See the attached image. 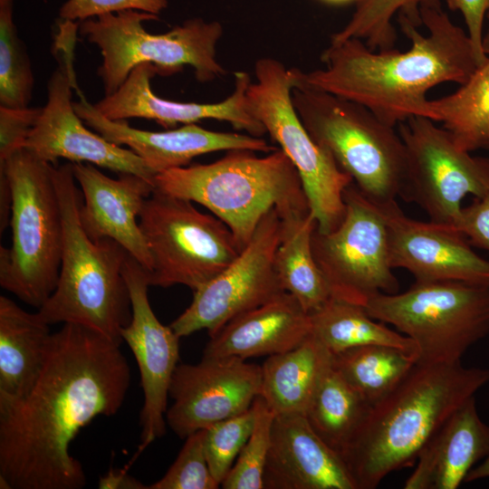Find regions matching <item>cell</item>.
Listing matches in <instances>:
<instances>
[{"instance_id": "74e56055", "label": "cell", "mask_w": 489, "mask_h": 489, "mask_svg": "<svg viewBox=\"0 0 489 489\" xmlns=\"http://www.w3.org/2000/svg\"><path fill=\"white\" fill-rule=\"evenodd\" d=\"M41 108H6L0 106V162L22 149L34 125Z\"/></svg>"}, {"instance_id": "f546056e", "label": "cell", "mask_w": 489, "mask_h": 489, "mask_svg": "<svg viewBox=\"0 0 489 489\" xmlns=\"http://www.w3.org/2000/svg\"><path fill=\"white\" fill-rule=\"evenodd\" d=\"M369 408L370 405L332 364L304 416L314 432L341 456Z\"/></svg>"}, {"instance_id": "603a6c76", "label": "cell", "mask_w": 489, "mask_h": 489, "mask_svg": "<svg viewBox=\"0 0 489 489\" xmlns=\"http://www.w3.org/2000/svg\"><path fill=\"white\" fill-rule=\"evenodd\" d=\"M310 335V315L285 292L210 335L203 357L271 356L298 347Z\"/></svg>"}, {"instance_id": "7bdbcfd3", "label": "cell", "mask_w": 489, "mask_h": 489, "mask_svg": "<svg viewBox=\"0 0 489 489\" xmlns=\"http://www.w3.org/2000/svg\"><path fill=\"white\" fill-rule=\"evenodd\" d=\"M487 16H488V20H489V13L487 14ZM483 49H484V53L487 56H489V25H488V28H487L486 32L484 34Z\"/></svg>"}, {"instance_id": "484cf974", "label": "cell", "mask_w": 489, "mask_h": 489, "mask_svg": "<svg viewBox=\"0 0 489 489\" xmlns=\"http://www.w3.org/2000/svg\"><path fill=\"white\" fill-rule=\"evenodd\" d=\"M332 353L312 334L298 347L268 356L262 365L261 396L275 416L305 415Z\"/></svg>"}, {"instance_id": "6da1fadb", "label": "cell", "mask_w": 489, "mask_h": 489, "mask_svg": "<svg viewBox=\"0 0 489 489\" xmlns=\"http://www.w3.org/2000/svg\"><path fill=\"white\" fill-rule=\"evenodd\" d=\"M130 384L120 345L67 322L52 334L43 369L23 398L0 402V476L12 489H81L82 465L70 454L81 429L115 415Z\"/></svg>"}, {"instance_id": "83f0119b", "label": "cell", "mask_w": 489, "mask_h": 489, "mask_svg": "<svg viewBox=\"0 0 489 489\" xmlns=\"http://www.w3.org/2000/svg\"><path fill=\"white\" fill-rule=\"evenodd\" d=\"M311 334L332 354L366 345H385L414 354L415 342L378 322L362 306L331 297L321 308L309 314Z\"/></svg>"}, {"instance_id": "e0dca14e", "label": "cell", "mask_w": 489, "mask_h": 489, "mask_svg": "<svg viewBox=\"0 0 489 489\" xmlns=\"http://www.w3.org/2000/svg\"><path fill=\"white\" fill-rule=\"evenodd\" d=\"M262 366L239 357H203L177 366L167 425L180 438L249 409L261 393Z\"/></svg>"}, {"instance_id": "5bb4252c", "label": "cell", "mask_w": 489, "mask_h": 489, "mask_svg": "<svg viewBox=\"0 0 489 489\" xmlns=\"http://www.w3.org/2000/svg\"><path fill=\"white\" fill-rule=\"evenodd\" d=\"M434 122L415 116L398 124L407 162L400 197L418 205L430 221L454 225L466 196L489 191V158L472 156Z\"/></svg>"}, {"instance_id": "ab89813d", "label": "cell", "mask_w": 489, "mask_h": 489, "mask_svg": "<svg viewBox=\"0 0 489 489\" xmlns=\"http://www.w3.org/2000/svg\"><path fill=\"white\" fill-rule=\"evenodd\" d=\"M447 6L453 11H459L465 19L467 34L476 53L479 65L487 55L483 49L484 22L489 13V0H446Z\"/></svg>"}, {"instance_id": "9c48e42d", "label": "cell", "mask_w": 489, "mask_h": 489, "mask_svg": "<svg viewBox=\"0 0 489 489\" xmlns=\"http://www.w3.org/2000/svg\"><path fill=\"white\" fill-rule=\"evenodd\" d=\"M363 308L411 339L420 364L460 362L471 346L489 334V286L415 282L404 292L373 296Z\"/></svg>"}, {"instance_id": "7c38bea8", "label": "cell", "mask_w": 489, "mask_h": 489, "mask_svg": "<svg viewBox=\"0 0 489 489\" xmlns=\"http://www.w3.org/2000/svg\"><path fill=\"white\" fill-rule=\"evenodd\" d=\"M345 213L329 233L315 228L312 245L333 298L364 307L379 293L399 289L390 264L388 229L381 205L354 183L344 192Z\"/></svg>"}, {"instance_id": "836d02e7", "label": "cell", "mask_w": 489, "mask_h": 489, "mask_svg": "<svg viewBox=\"0 0 489 489\" xmlns=\"http://www.w3.org/2000/svg\"><path fill=\"white\" fill-rule=\"evenodd\" d=\"M253 405L255 408L253 431L222 482L224 489H264L263 475L275 415L261 396L255 398Z\"/></svg>"}, {"instance_id": "d4e9b609", "label": "cell", "mask_w": 489, "mask_h": 489, "mask_svg": "<svg viewBox=\"0 0 489 489\" xmlns=\"http://www.w3.org/2000/svg\"><path fill=\"white\" fill-rule=\"evenodd\" d=\"M38 312L0 296V402L24 397L44 364L52 337Z\"/></svg>"}, {"instance_id": "ba28073f", "label": "cell", "mask_w": 489, "mask_h": 489, "mask_svg": "<svg viewBox=\"0 0 489 489\" xmlns=\"http://www.w3.org/2000/svg\"><path fill=\"white\" fill-rule=\"evenodd\" d=\"M158 19L156 14L126 10L80 23V34L101 50L102 62L98 74L105 96L117 91L130 72L144 62L155 65L161 76L189 65L200 82L226 73L216 59V44L223 34L220 23L193 18L164 34L147 32L143 22Z\"/></svg>"}, {"instance_id": "d6a6232c", "label": "cell", "mask_w": 489, "mask_h": 489, "mask_svg": "<svg viewBox=\"0 0 489 489\" xmlns=\"http://www.w3.org/2000/svg\"><path fill=\"white\" fill-rule=\"evenodd\" d=\"M14 1L0 0V106L21 109L29 105L34 81L14 23Z\"/></svg>"}, {"instance_id": "4fadbf2b", "label": "cell", "mask_w": 489, "mask_h": 489, "mask_svg": "<svg viewBox=\"0 0 489 489\" xmlns=\"http://www.w3.org/2000/svg\"><path fill=\"white\" fill-rule=\"evenodd\" d=\"M59 27L53 52L58 66L47 83V101L22 148L53 165L65 158L118 174H135L153 182L156 175L140 157L91 132L76 113L72 90L76 88L72 62L77 24L62 20Z\"/></svg>"}, {"instance_id": "f35d334b", "label": "cell", "mask_w": 489, "mask_h": 489, "mask_svg": "<svg viewBox=\"0 0 489 489\" xmlns=\"http://www.w3.org/2000/svg\"><path fill=\"white\" fill-rule=\"evenodd\" d=\"M454 226L467 238L472 246L489 253V191L475 197L467 206H462Z\"/></svg>"}, {"instance_id": "f1b7e54d", "label": "cell", "mask_w": 489, "mask_h": 489, "mask_svg": "<svg viewBox=\"0 0 489 489\" xmlns=\"http://www.w3.org/2000/svg\"><path fill=\"white\" fill-rule=\"evenodd\" d=\"M429 119L443 122L459 148L489 149V56L454 93L429 101Z\"/></svg>"}, {"instance_id": "ee69618b", "label": "cell", "mask_w": 489, "mask_h": 489, "mask_svg": "<svg viewBox=\"0 0 489 489\" xmlns=\"http://www.w3.org/2000/svg\"><path fill=\"white\" fill-rule=\"evenodd\" d=\"M324 1H327V2H330V3H344V2H349V1H351V0H324Z\"/></svg>"}, {"instance_id": "30bf717a", "label": "cell", "mask_w": 489, "mask_h": 489, "mask_svg": "<svg viewBox=\"0 0 489 489\" xmlns=\"http://www.w3.org/2000/svg\"><path fill=\"white\" fill-rule=\"evenodd\" d=\"M254 74L255 82L246 91L247 108L297 169L317 230L329 233L344 216V192L353 180L300 120L292 101L296 68L262 58L255 62Z\"/></svg>"}, {"instance_id": "cb8c5ba5", "label": "cell", "mask_w": 489, "mask_h": 489, "mask_svg": "<svg viewBox=\"0 0 489 489\" xmlns=\"http://www.w3.org/2000/svg\"><path fill=\"white\" fill-rule=\"evenodd\" d=\"M489 455V425L469 398L434 434L417 456L405 489H456Z\"/></svg>"}, {"instance_id": "4316f807", "label": "cell", "mask_w": 489, "mask_h": 489, "mask_svg": "<svg viewBox=\"0 0 489 489\" xmlns=\"http://www.w3.org/2000/svg\"><path fill=\"white\" fill-rule=\"evenodd\" d=\"M317 222L312 211L282 217V233L274 267L283 290L311 314L332 296L312 251V237Z\"/></svg>"}, {"instance_id": "d6986e66", "label": "cell", "mask_w": 489, "mask_h": 489, "mask_svg": "<svg viewBox=\"0 0 489 489\" xmlns=\"http://www.w3.org/2000/svg\"><path fill=\"white\" fill-rule=\"evenodd\" d=\"M80 96L81 101L73 106L83 122L107 140L132 150L155 175L187 166L194 158L206 153L233 149L270 153L277 149L261 137L208 130L196 123L165 131L135 129L126 120H109L81 92Z\"/></svg>"}, {"instance_id": "e575fe53", "label": "cell", "mask_w": 489, "mask_h": 489, "mask_svg": "<svg viewBox=\"0 0 489 489\" xmlns=\"http://www.w3.org/2000/svg\"><path fill=\"white\" fill-rule=\"evenodd\" d=\"M254 421L255 408L252 404L246 411L206 429L205 451L207 463L220 486L248 440Z\"/></svg>"}, {"instance_id": "7a4b0ae2", "label": "cell", "mask_w": 489, "mask_h": 489, "mask_svg": "<svg viewBox=\"0 0 489 489\" xmlns=\"http://www.w3.org/2000/svg\"><path fill=\"white\" fill-rule=\"evenodd\" d=\"M420 15L426 35L399 16L411 42L408 51H371L356 38L331 43L321 55L325 67L297 69L295 86L359 103L392 127L415 116L429 119L428 91L447 82L465 83L479 62L467 33L450 20L439 0L424 2Z\"/></svg>"}, {"instance_id": "3957f363", "label": "cell", "mask_w": 489, "mask_h": 489, "mask_svg": "<svg viewBox=\"0 0 489 489\" xmlns=\"http://www.w3.org/2000/svg\"><path fill=\"white\" fill-rule=\"evenodd\" d=\"M488 383V369L416 363L370 406L341 454L356 489H375L390 473L412 465L449 417Z\"/></svg>"}, {"instance_id": "2e32d148", "label": "cell", "mask_w": 489, "mask_h": 489, "mask_svg": "<svg viewBox=\"0 0 489 489\" xmlns=\"http://www.w3.org/2000/svg\"><path fill=\"white\" fill-rule=\"evenodd\" d=\"M129 288L131 319L120 331L131 350L140 376L144 404L140 412V443L131 462L166 433L169 386L179 360L180 337L162 324L149 303L148 272L130 254L123 265Z\"/></svg>"}, {"instance_id": "9a60e30c", "label": "cell", "mask_w": 489, "mask_h": 489, "mask_svg": "<svg viewBox=\"0 0 489 489\" xmlns=\"http://www.w3.org/2000/svg\"><path fill=\"white\" fill-rule=\"evenodd\" d=\"M282 233L277 209L268 212L248 244L216 277L193 292L189 306L170 324L180 337L213 335L236 316L285 292L274 267Z\"/></svg>"}, {"instance_id": "ac0fdd59", "label": "cell", "mask_w": 489, "mask_h": 489, "mask_svg": "<svg viewBox=\"0 0 489 489\" xmlns=\"http://www.w3.org/2000/svg\"><path fill=\"white\" fill-rule=\"evenodd\" d=\"M380 205L393 269H406L415 282L455 281L489 286V260L478 255L457 228L411 219L396 200Z\"/></svg>"}, {"instance_id": "4dcf8cb0", "label": "cell", "mask_w": 489, "mask_h": 489, "mask_svg": "<svg viewBox=\"0 0 489 489\" xmlns=\"http://www.w3.org/2000/svg\"><path fill=\"white\" fill-rule=\"evenodd\" d=\"M417 363V357L385 345H366L332 354L333 367L370 405L387 396Z\"/></svg>"}, {"instance_id": "b9f144b4", "label": "cell", "mask_w": 489, "mask_h": 489, "mask_svg": "<svg viewBox=\"0 0 489 489\" xmlns=\"http://www.w3.org/2000/svg\"><path fill=\"white\" fill-rule=\"evenodd\" d=\"M486 478H489V455L481 464L471 469L465 482L469 483Z\"/></svg>"}, {"instance_id": "52a82bcc", "label": "cell", "mask_w": 489, "mask_h": 489, "mask_svg": "<svg viewBox=\"0 0 489 489\" xmlns=\"http://www.w3.org/2000/svg\"><path fill=\"white\" fill-rule=\"evenodd\" d=\"M292 101L311 137L331 154L363 195L377 204L400 197L406 150L395 127L359 103L306 86H294Z\"/></svg>"}, {"instance_id": "7402d4cb", "label": "cell", "mask_w": 489, "mask_h": 489, "mask_svg": "<svg viewBox=\"0 0 489 489\" xmlns=\"http://www.w3.org/2000/svg\"><path fill=\"white\" fill-rule=\"evenodd\" d=\"M264 489H356L341 456L303 415L275 416Z\"/></svg>"}, {"instance_id": "8992f818", "label": "cell", "mask_w": 489, "mask_h": 489, "mask_svg": "<svg viewBox=\"0 0 489 489\" xmlns=\"http://www.w3.org/2000/svg\"><path fill=\"white\" fill-rule=\"evenodd\" d=\"M11 199L12 243L0 247V285L39 309L55 290L62 247V219L51 163L25 149L0 162Z\"/></svg>"}, {"instance_id": "d590c367", "label": "cell", "mask_w": 489, "mask_h": 489, "mask_svg": "<svg viewBox=\"0 0 489 489\" xmlns=\"http://www.w3.org/2000/svg\"><path fill=\"white\" fill-rule=\"evenodd\" d=\"M206 429L187 436L177 457L167 473L148 489H217L205 451Z\"/></svg>"}, {"instance_id": "60d3db41", "label": "cell", "mask_w": 489, "mask_h": 489, "mask_svg": "<svg viewBox=\"0 0 489 489\" xmlns=\"http://www.w3.org/2000/svg\"><path fill=\"white\" fill-rule=\"evenodd\" d=\"M101 489H148V485L130 475L124 469L110 468L101 476L98 483Z\"/></svg>"}, {"instance_id": "5b68a950", "label": "cell", "mask_w": 489, "mask_h": 489, "mask_svg": "<svg viewBox=\"0 0 489 489\" xmlns=\"http://www.w3.org/2000/svg\"><path fill=\"white\" fill-rule=\"evenodd\" d=\"M254 152L228 150L212 163L160 172L154 189L206 206L230 228L242 250L272 209L281 217L311 210L298 171L285 153L277 149L259 157Z\"/></svg>"}, {"instance_id": "ffe728a7", "label": "cell", "mask_w": 489, "mask_h": 489, "mask_svg": "<svg viewBox=\"0 0 489 489\" xmlns=\"http://www.w3.org/2000/svg\"><path fill=\"white\" fill-rule=\"evenodd\" d=\"M158 72L152 63L137 65L117 91L105 96L93 104L94 107L111 120L142 118L168 129L179 123L211 119L229 122L235 129L252 136L266 134L264 126L247 108L246 91L252 82L247 72H235L234 91L216 103L180 102L160 98L150 87V80Z\"/></svg>"}, {"instance_id": "1f68e13d", "label": "cell", "mask_w": 489, "mask_h": 489, "mask_svg": "<svg viewBox=\"0 0 489 489\" xmlns=\"http://www.w3.org/2000/svg\"><path fill=\"white\" fill-rule=\"evenodd\" d=\"M427 0H358L356 11L347 24L331 35V43L356 38L365 40L371 51L392 49L397 34L393 16L408 19L414 25L422 24L420 6Z\"/></svg>"}, {"instance_id": "8fae6325", "label": "cell", "mask_w": 489, "mask_h": 489, "mask_svg": "<svg viewBox=\"0 0 489 489\" xmlns=\"http://www.w3.org/2000/svg\"><path fill=\"white\" fill-rule=\"evenodd\" d=\"M192 203L155 189L145 200L139 223L152 258L150 286L182 284L194 292L240 253L230 228Z\"/></svg>"}, {"instance_id": "44dd1931", "label": "cell", "mask_w": 489, "mask_h": 489, "mask_svg": "<svg viewBox=\"0 0 489 489\" xmlns=\"http://www.w3.org/2000/svg\"><path fill=\"white\" fill-rule=\"evenodd\" d=\"M72 173L82 194L80 218L92 240L110 238L122 245L149 273L152 258L139 223L153 182L135 174L111 178L89 163H72Z\"/></svg>"}, {"instance_id": "277c9868", "label": "cell", "mask_w": 489, "mask_h": 489, "mask_svg": "<svg viewBox=\"0 0 489 489\" xmlns=\"http://www.w3.org/2000/svg\"><path fill=\"white\" fill-rule=\"evenodd\" d=\"M53 177L62 219L61 265L55 290L37 312L49 325L78 323L120 345V331L131 319L122 273L129 253L112 239L92 240L86 234L72 162L55 166Z\"/></svg>"}, {"instance_id": "8d00e7d4", "label": "cell", "mask_w": 489, "mask_h": 489, "mask_svg": "<svg viewBox=\"0 0 489 489\" xmlns=\"http://www.w3.org/2000/svg\"><path fill=\"white\" fill-rule=\"evenodd\" d=\"M168 6L167 0H68L60 9L62 20L84 21L107 14L137 10L158 15Z\"/></svg>"}]
</instances>
